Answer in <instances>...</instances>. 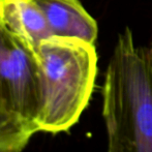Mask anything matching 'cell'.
<instances>
[{
  "label": "cell",
  "mask_w": 152,
  "mask_h": 152,
  "mask_svg": "<svg viewBox=\"0 0 152 152\" xmlns=\"http://www.w3.org/2000/svg\"><path fill=\"white\" fill-rule=\"evenodd\" d=\"M108 152H152V49L120 32L102 87Z\"/></svg>",
  "instance_id": "cell-1"
},
{
  "label": "cell",
  "mask_w": 152,
  "mask_h": 152,
  "mask_svg": "<svg viewBox=\"0 0 152 152\" xmlns=\"http://www.w3.org/2000/svg\"><path fill=\"white\" fill-rule=\"evenodd\" d=\"M39 80L38 132H67L87 108L95 85L94 44L51 36L32 55Z\"/></svg>",
  "instance_id": "cell-2"
},
{
  "label": "cell",
  "mask_w": 152,
  "mask_h": 152,
  "mask_svg": "<svg viewBox=\"0 0 152 152\" xmlns=\"http://www.w3.org/2000/svg\"><path fill=\"white\" fill-rule=\"evenodd\" d=\"M0 83L18 114L38 132L39 80L31 53L0 23Z\"/></svg>",
  "instance_id": "cell-3"
},
{
  "label": "cell",
  "mask_w": 152,
  "mask_h": 152,
  "mask_svg": "<svg viewBox=\"0 0 152 152\" xmlns=\"http://www.w3.org/2000/svg\"><path fill=\"white\" fill-rule=\"evenodd\" d=\"M0 23L31 55L44 40L53 36L35 0H0Z\"/></svg>",
  "instance_id": "cell-4"
},
{
  "label": "cell",
  "mask_w": 152,
  "mask_h": 152,
  "mask_svg": "<svg viewBox=\"0 0 152 152\" xmlns=\"http://www.w3.org/2000/svg\"><path fill=\"white\" fill-rule=\"evenodd\" d=\"M35 1L42 8L53 35L95 42L98 34L97 23L79 0Z\"/></svg>",
  "instance_id": "cell-5"
},
{
  "label": "cell",
  "mask_w": 152,
  "mask_h": 152,
  "mask_svg": "<svg viewBox=\"0 0 152 152\" xmlns=\"http://www.w3.org/2000/svg\"><path fill=\"white\" fill-rule=\"evenodd\" d=\"M35 132L14 109L0 83V152H21Z\"/></svg>",
  "instance_id": "cell-6"
}]
</instances>
